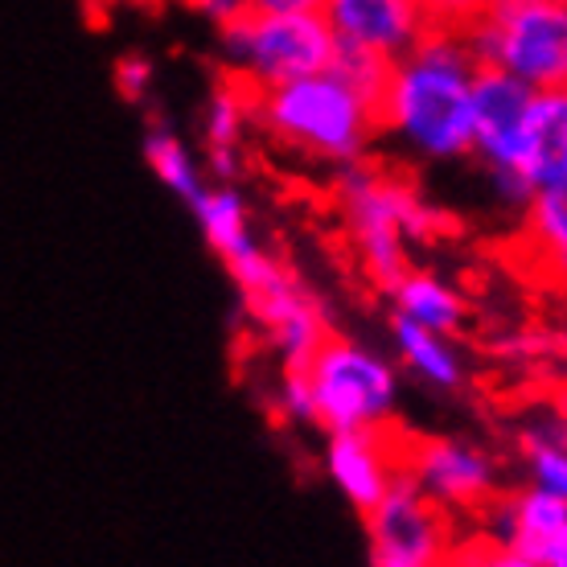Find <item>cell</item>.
<instances>
[{
    "mask_svg": "<svg viewBox=\"0 0 567 567\" xmlns=\"http://www.w3.org/2000/svg\"><path fill=\"white\" fill-rule=\"evenodd\" d=\"M473 74L477 58L465 33L427 29L424 38L386 66L374 91L379 132L420 161H461L473 148Z\"/></svg>",
    "mask_w": 567,
    "mask_h": 567,
    "instance_id": "6da1fadb",
    "label": "cell"
},
{
    "mask_svg": "<svg viewBox=\"0 0 567 567\" xmlns=\"http://www.w3.org/2000/svg\"><path fill=\"white\" fill-rule=\"evenodd\" d=\"M251 120L271 141L321 165H354L370 148L379 120L374 95L338 66L276 86H251Z\"/></svg>",
    "mask_w": 567,
    "mask_h": 567,
    "instance_id": "7a4b0ae2",
    "label": "cell"
},
{
    "mask_svg": "<svg viewBox=\"0 0 567 567\" xmlns=\"http://www.w3.org/2000/svg\"><path fill=\"white\" fill-rule=\"evenodd\" d=\"M338 202L358 264L379 288H391L408 271V247L432 239L444 223V214L432 210L412 185L395 182L391 173L362 169L358 161L341 177Z\"/></svg>",
    "mask_w": 567,
    "mask_h": 567,
    "instance_id": "3957f363",
    "label": "cell"
},
{
    "mask_svg": "<svg viewBox=\"0 0 567 567\" xmlns=\"http://www.w3.org/2000/svg\"><path fill=\"white\" fill-rule=\"evenodd\" d=\"M465 42L477 66H497L530 91L567 86V4L564 0H489Z\"/></svg>",
    "mask_w": 567,
    "mask_h": 567,
    "instance_id": "277c9868",
    "label": "cell"
},
{
    "mask_svg": "<svg viewBox=\"0 0 567 567\" xmlns=\"http://www.w3.org/2000/svg\"><path fill=\"white\" fill-rule=\"evenodd\" d=\"M300 374L309 383L312 424L329 432L350 427H386L399 408V379L379 350L354 338L329 333L305 362Z\"/></svg>",
    "mask_w": 567,
    "mask_h": 567,
    "instance_id": "5b68a950",
    "label": "cell"
},
{
    "mask_svg": "<svg viewBox=\"0 0 567 567\" xmlns=\"http://www.w3.org/2000/svg\"><path fill=\"white\" fill-rule=\"evenodd\" d=\"M223 54L247 86H276L333 66L338 38H333L321 4L317 9H280V13L247 9L230 25H223Z\"/></svg>",
    "mask_w": 567,
    "mask_h": 567,
    "instance_id": "8992f818",
    "label": "cell"
},
{
    "mask_svg": "<svg viewBox=\"0 0 567 567\" xmlns=\"http://www.w3.org/2000/svg\"><path fill=\"white\" fill-rule=\"evenodd\" d=\"M243 292V305L256 317V326L268 333L271 350L280 354L284 367H300L305 358L329 338L326 309L297 284V276L284 268L280 259L268 256L264 247L227 264Z\"/></svg>",
    "mask_w": 567,
    "mask_h": 567,
    "instance_id": "52a82bcc",
    "label": "cell"
},
{
    "mask_svg": "<svg viewBox=\"0 0 567 567\" xmlns=\"http://www.w3.org/2000/svg\"><path fill=\"white\" fill-rule=\"evenodd\" d=\"M362 514H367L370 559L379 567H432L453 559V514L432 502L408 473H399L391 489Z\"/></svg>",
    "mask_w": 567,
    "mask_h": 567,
    "instance_id": "ba28073f",
    "label": "cell"
},
{
    "mask_svg": "<svg viewBox=\"0 0 567 567\" xmlns=\"http://www.w3.org/2000/svg\"><path fill=\"white\" fill-rule=\"evenodd\" d=\"M530 107V86L518 83L514 74L497 66H477L473 74V100H468V120H473V148L482 165L497 177L502 198L523 206L514 189V161H518V136Z\"/></svg>",
    "mask_w": 567,
    "mask_h": 567,
    "instance_id": "9c48e42d",
    "label": "cell"
},
{
    "mask_svg": "<svg viewBox=\"0 0 567 567\" xmlns=\"http://www.w3.org/2000/svg\"><path fill=\"white\" fill-rule=\"evenodd\" d=\"M403 473L449 514L485 511L497 494L494 456L468 440H424L403 453Z\"/></svg>",
    "mask_w": 567,
    "mask_h": 567,
    "instance_id": "30bf717a",
    "label": "cell"
},
{
    "mask_svg": "<svg viewBox=\"0 0 567 567\" xmlns=\"http://www.w3.org/2000/svg\"><path fill=\"white\" fill-rule=\"evenodd\" d=\"M338 50L367 54L391 66L412 50L427 29V17L415 0H321Z\"/></svg>",
    "mask_w": 567,
    "mask_h": 567,
    "instance_id": "8fae6325",
    "label": "cell"
},
{
    "mask_svg": "<svg viewBox=\"0 0 567 567\" xmlns=\"http://www.w3.org/2000/svg\"><path fill=\"white\" fill-rule=\"evenodd\" d=\"M326 473L354 511H370L403 473V453L383 436V427L329 432Z\"/></svg>",
    "mask_w": 567,
    "mask_h": 567,
    "instance_id": "7c38bea8",
    "label": "cell"
},
{
    "mask_svg": "<svg viewBox=\"0 0 567 567\" xmlns=\"http://www.w3.org/2000/svg\"><path fill=\"white\" fill-rule=\"evenodd\" d=\"M489 539H494V564L511 567H539L543 543L567 518V506L555 494L530 482L526 489H514L502 502H489Z\"/></svg>",
    "mask_w": 567,
    "mask_h": 567,
    "instance_id": "4fadbf2b",
    "label": "cell"
},
{
    "mask_svg": "<svg viewBox=\"0 0 567 567\" xmlns=\"http://www.w3.org/2000/svg\"><path fill=\"white\" fill-rule=\"evenodd\" d=\"M567 177V86L555 91H530V107L518 136V161H514V189L526 202L530 189Z\"/></svg>",
    "mask_w": 567,
    "mask_h": 567,
    "instance_id": "5bb4252c",
    "label": "cell"
},
{
    "mask_svg": "<svg viewBox=\"0 0 567 567\" xmlns=\"http://www.w3.org/2000/svg\"><path fill=\"white\" fill-rule=\"evenodd\" d=\"M518 251L543 284L567 288V177L526 194Z\"/></svg>",
    "mask_w": 567,
    "mask_h": 567,
    "instance_id": "9a60e30c",
    "label": "cell"
},
{
    "mask_svg": "<svg viewBox=\"0 0 567 567\" xmlns=\"http://www.w3.org/2000/svg\"><path fill=\"white\" fill-rule=\"evenodd\" d=\"M251 124V86L235 79V83H223L206 103V115H202V136H206V161L218 182H235L239 173V144L243 132Z\"/></svg>",
    "mask_w": 567,
    "mask_h": 567,
    "instance_id": "2e32d148",
    "label": "cell"
},
{
    "mask_svg": "<svg viewBox=\"0 0 567 567\" xmlns=\"http://www.w3.org/2000/svg\"><path fill=\"white\" fill-rule=\"evenodd\" d=\"M189 210L198 218L202 235L210 243V251L223 259V264H235L239 256H247V251L259 247L256 235H251V210H247L243 194L230 182L202 185V194L189 202Z\"/></svg>",
    "mask_w": 567,
    "mask_h": 567,
    "instance_id": "e0dca14e",
    "label": "cell"
},
{
    "mask_svg": "<svg viewBox=\"0 0 567 567\" xmlns=\"http://www.w3.org/2000/svg\"><path fill=\"white\" fill-rule=\"evenodd\" d=\"M386 292L395 300V317L415 321V326H424V329H436V333H456L468 317L465 297H461L444 276H436V271L408 268Z\"/></svg>",
    "mask_w": 567,
    "mask_h": 567,
    "instance_id": "ac0fdd59",
    "label": "cell"
},
{
    "mask_svg": "<svg viewBox=\"0 0 567 567\" xmlns=\"http://www.w3.org/2000/svg\"><path fill=\"white\" fill-rule=\"evenodd\" d=\"M391 341H395L399 362L412 370L420 383L436 386V391H453L465 379V362L456 354L453 333H436V329H424L415 321H403L395 317L391 326Z\"/></svg>",
    "mask_w": 567,
    "mask_h": 567,
    "instance_id": "d6986e66",
    "label": "cell"
},
{
    "mask_svg": "<svg viewBox=\"0 0 567 567\" xmlns=\"http://www.w3.org/2000/svg\"><path fill=\"white\" fill-rule=\"evenodd\" d=\"M144 161L156 173V182L165 185L169 194H177L182 202H194L202 194V185H206L194 153L169 128H148V136H144Z\"/></svg>",
    "mask_w": 567,
    "mask_h": 567,
    "instance_id": "ffe728a7",
    "label": "cell"
},
{
    "mask_svg": "<svg viewBox=\"0 0 567 567\" xmlns=\"http://www.w3.org/2000/svg\"><path fill=\"white\" fill-rule=\"evenodd\" d=\"M526 468L530 482L555 494L567 506V436L564 432H547V436L526 440Z\"/></svg>",
    "mask_w": 567,
    "mask_h": 567,
    "instance_id": "44dd1931",
    "label": "cell"
},
{
    "mask_svg": "<svg viewBox=\"0 0 567 567\" xmlns=\"http://www.w3.org/2000/svg\"><path fill=\"white\" fill-rule=\"evenodd\" d=\"M415 4L424 9L427 25L449 29V33H465L489 9V0H415Z\"/></svg>",
    "mask_w": 567,
    "mask_h": 567,
    "instance_id": "7402d4cb",
    "label": "cell"
},
{
    "mask_svg": "<svg viewBox=\"0 0 567 567\" xmlns=\"http://www.w3.org/2000/svg\"><path fill=\"white\" fill-rule=\"evenodd\" d=\"M280 412L292 420V424H312V399H309V383L300 367H284L280 379Z\"/></svg>",
    "mask_w": 567,
    "mask_h": 567,
    "instance_id": "603a6c76",
    "label": "cell"
},
{
    "mask_svg": "<svg viewBox=\"0 0 567 567\" xmlns=\"http://www.w3.org/2000/svg\"><path fill=\"white\" fill-rule=\"evenodd\" d=\"M148 86H153V66H148V58L128 54L115 62V91H120L128 103H144Z\"/></svg>",
    "mask_w": 567,
    "mask_h": 567,
    "instance_id": "cb8c5ba5",
    "label": "cell"
},
{
    "mask_svg": "<svg viewBox=\"0 0 567 567\" xmlns=\"http://www.w3.org/2000/svg\"><path fill=\"white\" fill-rule=\"evenodd\" d=\"M189 4H194V9H198L202 17H210V21L218 29L230 25L235 17L247 13V0H189Z\"/></svg>",
    "mask_w": 567,
    "mask_h": 567,
    "instance_id": "d4e9b609",
    "label": "cell"
},
{
    "mask_svg": "<svg viewBox=\"0 0 567 567\" xmlns=\"http://www.w3.org/2000/svg\"><path fill=\"white\" fill-rule=\"evenodd\" d=\"M539 567H567V518L551 530V539L543 543Z\"/></svg>",
    "mask_w": 567,
    "mask_h": 567,
    "instance_id": "484cf974",
    "label": "cell"
},
{
    "mask_svg": "<svg viewBox=\"0 0 567 567\" xmlns=\"http://www.w3.org/2000/svg\"><path fill=\"white\" fill-rule=\"evenodd\" d=\"M321 0H247V9L256 13H280V9H317Z\"/></svg>",
    "mask_w": 567,
    "mask_h": 567,
    "instance_id": "4316f807",
    "label": "cell"
},
{
    "mask_svg": "<svg viewBox=\"0 0 567 567\" xmlns=\"http://www.w3.org/2000/svg\"><path fill=\"white\" fill-rule=\"evenodd\" d=\"M103 4H136V0H103Z\"/></svg>",
    "mask_w": 567,
    "mask_h": 567,
    "instance_id": "83f0119b",
    "label": "cell"
},
{
    "mask_svg": "<svg viewBox=\"0 0 567 567\" xmlns=\"http://www.w3.org/2000/svg\"><path fill=\"white\" fill-rule=\"evenodd\" d=\"M564 4H567V0H564Z\"/></svg>",
    "mask_w": 567,
    "mask_h": 567,
    "instance_id": "f1b7e54d",
    "label": "cell"
}]
</instances>
